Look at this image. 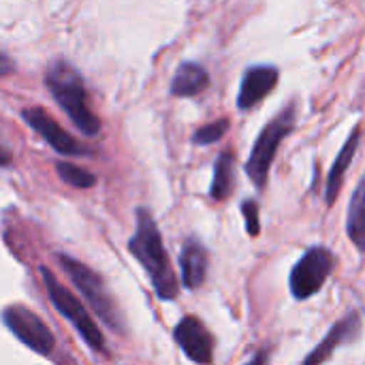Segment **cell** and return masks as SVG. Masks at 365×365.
<instances>
[{"instance_id":"1","label":"cell","mask_w":365,"mask_h":365,"mask_svg":"<svg viewBox=\"0 0 365 365\" xmlns=\"http://www.w3.org/2000/svg\"><path fill=\"white\" fill-rule=\"evenodd\" d=\"M128 248L135 255V259L145 267L156 295L165 302L175 299L178 278L173 274V267H171L169 255L165 250L160 231H158L152 214L143 207L137 210V231L130 237Z\"/></svg>"},{"instance_id":"2","label":"cell","mask_w":365,"mask_h":365,"mask_svg":"<svg viewBox=\"0 0 365 365\" xmlns=\"http://www.w3.org/2000/svg\"><path fill=\"white\" fill-rule=\"evenodd\" d=\"M45 83L56 103L62 107V111L71 118V122L88 137L98 135L101 120L90 111L86 105V88L79 71L68 64L66 60H56L49 64L45 73Z\"/></svg>"},{"instance_id":"3","label":"cell","mask_w":365,"mask_h":365,"mask_svg":"<svg viewBox=\"0 0 365 365\" xmlns=\"http://www.w3.org/2000/svg\"><path fill=\"white\" fill-rule=\"evenodd\" d=\"M295 103H291L284 111H280L259 135L252 154L246 163V173L252 180V184L263 190L267 186V175H269V167L274 163L276 150L282 143V139L293 130L295 126Z\"/></svg>"},{"instance_id":"4","label":"cell","mask_w":365,"mask_h":365,"mask_svg":"<svg viewBox=\"0 0 365 365\" xmlns=\"http://www.w3.org/2000/svg\"><path fill=\"white\" fill-rule=\"evenodd\" d=\"M60 265L64 267V272L68 274V278L73 280V284L79 289V293L86 297V302L92 306V310L98 314V319L113 331H122V317L120 310L115 306V302L111 299L103 278L92 272L90 267H86L83 263L60 255Z\"/></svg>"},{"instance_id":"5","label":"cell","mask_w":365,"mask_h":365,"mask_svg":"<svg viewBox=\"0 0 365 365\" xmlns=\"http://www.w3.org/2000/svg\"><path fill=\"white\" fill-rule=\"evenodd\" d=\"M41 276H43V282H45V289H47V295H49L53 308L79 331V336L86 340V344L90 349L103 353L105 351L103 334H101L98 325L92 321V317L86 312V308L81 306V302L75 299V295L71 291H66L47 267H41Z\"/></svg>"},{"instance_id":"6","label":"cell","mask_w":365,"mask_h":365,"mask_svg":"<svg viewBox=\"0 0 365 365\" xmlns=\"http://www.w3.org/2000/svg\"><path fill=\"white\" fill-rule=\"evenodd\" d=\"M331 269H334V255L323 246L310 248L291 272L289 284H291L293 297L308 299L314 293H319L325 280L329 278Z\"/></svg>"},{"instance_id":"7","label":"cell","mask_w":365,"mask_h":365,"mask_svg":"<svg viewBox=\"0 0 365 365\" xmlns=\"http://www.w3.org/2000/svg\"><path fill=\"white\" fill-rule=\"evenodd\" d=\"M2 321L11 334L38 355H49L53 351V334L49 327L26 306H9L2 310Z\"/></svg>"},{"instance_id":"8","label":"cell","mask_w":365,"mask_h":365,"mask_svg":"<svg viewBox=\"0 0 365 365\" xmlns=\"http://www.w3.org/2000/svg\"><path fill=\"white\" fill-rule=\"evenodd\" d=\"M21 118L28 122L32 130H36L58 154L64 156H90V150L81 145L77 139H73L45 109L41 107H30L21 111Z\"/></svg>"},{"instance_id":"9","label":"cell","mask_w":365,"mask_h":365,"mask_svg":"<svg viewBox=\"0 0 365 365\" xmlns=\"http://www.w3.org/2000/svg\"><path fill=\"white\" fill-rule=\"evenodd\" d=\"M173 336L190 361L199 365H210L214 361V338L197 317H184L178 323Z\"/></svg>"},{"instance_id":"10","label":"cell","mask_w":365,"mask_h":365,"mask_svg":"<svg viewBox=\"0 0 365 365\" xmlns=\"http://www.w3.org/2000/svg\"><path fill=\"white\" fill-rule=\"evenodd\" d=\"M278 77H280V73L276 66H269V64L250 66L242 77L240 94H237V107L240 109L255 107L261 98H265L274 90Z\"/></svg>"},{"instance_id":"11","label":"cell","mask_w":365,"mask_h":365,"mask_svg":"<svg viewBox=\"0 0 365 365\" xmlns=\"http://www.w3.org/2000/svg\"><path fill=\"white\" fill-rule=\"evenodd\" d=\"M361 331V319L357 312L349 314L346 319H342L327 336L325 340L308 355V359L304 361V365H321L342 342H351L353 338H357Z\"/></svg>"},{"instance_id":"12","label":"cell","mask_w":365,"mask_h":365,"mask_svg":"<svg viewBox=\"0 0 365 365\" xmlns=\"http://www.w3.org/2000/svg\"><path fill=\"white\" fill-rule=\"evenodd\" d=\"M180 267H182V282L186 289H199L203 284L207 274V250L199 240L190 237L184 244Z\"/></svg>"},{"instance_id":"13","label":"cell","mask_w":365,"mask_h":365,"mask_svg":"<svg viewBox=\"0 0 365 365\" xmlns=\"http://www.w3.org/2000/svg\"><path fill=\"white\" fill-rule=\"evenodd\" d=\"M361 128L355 126V130L351 133L349 141L344 143V148L340 150L336 163L331 165V171H329V178H327V192H325V201L327 205H331L336 199H338V192L342 188V180H344V173L349 171V165L353 163L355 158V152L359 148V141H361Z\"/></svg>"},{"instance_id":"14","label":"cell","mask_w":365,"mask_h":365,"mask_svg":"<svg viewBox=\"0 0 365 365\" xmlns=\"http://www.w3.org/2000/svg\"><path fill=\"white\" fill-rule=\"evenodd\" d=\"M210 86L207 71L197 62H184L175 71L171 79V94L173 96H197Z\"/></svg>"},{"instance_id":"15","label":"cell","mask_w":365,"mask_h":365,"mask_svg":"<svg viewBox=\"0 0 365 365\" xmlns=\"http://www.w3.org/2000/svg\"><path fill=\"white\" fill-rule=\"evenodd\" d=\"M233 186H235V154L231 150H227L216 158L210 195L216 201H225L227 197H231Z\"/></svg>"},{"instance_id":"16","label":"cell","mask_w":365,"mask_h":365,"mask_svg":"<svg viewBox=\"0 0 365 365\" xmlns=\"http://www.w3.org/2000/svg\"><path fill=\"white\" fill-rule=\"evenodd\" d=\"M365 186L364 182H359V186L353 192L351 205H349V222H346V231L351 235V240L355 242V246L359 250H364L365 244Z\"/></svg>"},{"instance_id":"17","label":"cell","mask_w":365,"mask_h":365,"mask_svg":"<svg viewBox=\"0 0 365 365\" xmlns=\"http://www.w3.org/2000/svg\"><path fill=\"white\" fill-rule=\"evenodd\" d=\"M56 171L60 175V180L73 188H92L96 184V178L94 173L81 169V167H75L71 163H58L56 165Z\"/></svg>"},{"instance_id":"18","label":"cell","mask_w":365,"mask_h":365,"mask_svg":"<svg viewBox=\"0 0 365 365\" xmlns=\"http://www.w3.org/2000/svg\"><path fill=\"white\" fill-rule=\"evenodd\" d=\"M229 128V120H218V122H212V124H205L201 126L195 135H192V141L197 145H210V143H216L225 137Z\"/></svg>"},{"instance_id":"19","label":"cell","mask_w":365,"mask_h":365,"mask_svg":"<svg viewBox=\"0 0 365 365\" xmlns=\"http://www.w3.org/2000/svg\"><path fill=\"white\" fill-rule=\"evenodd\" d=\"M242 214H244V220H246V231L250 237H257L259 231H261V225H259V205L257 201L248 199L242 203Z\"/></svg>"},{"instance_id":"20","label":"cell","mask_w":365,"mask_h":365,"mask_svg":"<svg viewBox=\"0 0 365 365\" xmlns=\"http://www.w3.org/2000/svg\"><path fill=\"white\" fill-rule=\"evenodd\" d=\"M13 71H15V64H13V60H11L9 56L0 53V77H2V75H11Z\"/></svg>"},{"instance_id":"21","label":"cell","mask_w":365,"mask_h":365,"mask_svg":"<svg viewBox=\"0 0 365 365\" xmlns=\"http://www.w3.org/2000/svg\"><path fill=\"white\" fill-rule=\"evenodd\" d=\"M9 163H11V154H9V150L0 148V167H6Z\"/></svg>"},{"instance_id":"22","label":"cell","mask_w":365,"mask_h":365,"mask_svg":"<svg viewBox=\"0 0 365 365\" xmlns=\"http://www.w3.org/2000/svg\"><path fill=\"white\" fill-rule=\"evenodd\" d=\"M265 364H267V353L263 351V353H259V355H257V357H255V359H252L248 365H265Z\"/></svg>"}]
</instances>
